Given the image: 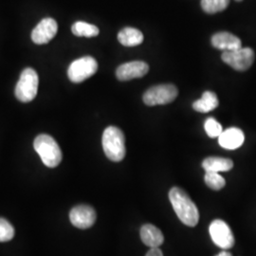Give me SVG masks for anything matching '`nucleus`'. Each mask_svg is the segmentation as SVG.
Wrapping results in <instances>:
<instances>
[{"instance_id": "nucleus-1", "label": "nucleus", "mask_w": 256, "mask_h": 256, "mask_svg": "<svg viewBox=\"0 0 256 256\" xmlns=\"http://www.w3.org/2000/svg\"><path fill=\"white\" fill-rule=\"evenodd\" d=\"M169 198L178 218L186 226L194 227L200 220L198 207L182 189L174 187L170 190Z\"/></svg>"}, {"instance_id": "nucleus-11", "label": "nucleus", "mask_w": 256, "mask_h": 256, "mask_svg": "<svg viewBox=\"0 0 256 256\" xmlns=\"http://www.w3.org/2000/svg\"><path fill=\"white\" fill-rule=\"evenodd\" d=\"M149 66L142 61H133L120 64L116 70V76L120 81H129L135 78H142L146 75Z\"/></svg>"}, {"instance_id": "nucleus-3", "label": "nucleus", "mask_w": 256, "mask_h": 256, "mask_svg": "<svg viewBox=\"0 0 256 256\" xmlns=\"http://www.w3.org/2000/svg\"><path fill=\"white\" fill-rule=\"evenodd\" d=\"M34 147L37 154L40 156L43 164L48 167L54 168L60 164L62 160V151L54 138L46 134H41L36 138Z\"/></svg>"}, {"instance_id": "nucleus-18", "label": "nucleus", "mask_w": 256, "mask_h": 256, "mask_svg": "<svg viewBox=\"0 0 256 256\" xmlns=\"http://www.w3.org/2000/svg\"><path fill=\"white\" fill-rule=\"evenodd\" d=\"M72 32L74 36L79 37H95L100 32L99 28L96 26L82 21L74 23L72 27Z\"/></svg>"}, {"instance_id": "nucleus-15", "label": "nucleus", "mask_w": 256, "mask_h": 256, "mask_svg": "<svg viewBox=\"0 0 256 256\" xmlns=\"http://www.w3.org/2000/svg\"><path fill=\"white\" fill-rule=\"evenodd\" d=\"M202 167L206 172H227L234 167V162L230 158L220 156H209L203 160Z\"/></svg>"}, {"instance_id": "nucleus-12", "label": "nucleus", "mask_w": 256, "mask_h": 256, "mask_svg": "<svg viewBox=\"0 0 256 256\" xmlns=\"http://www.w3.org/2000/svg\"><path fill=\"white\" fill-rule=\"evenodd\" d=\"M212 45L223 52L236 50L242 48L241 40L230 32H221L212 36Z\"/></svg>"}, {"instance_id": "nucleus-23", "label": "nucleus", "mask_w": 256, "mask_h": 256, "mask_svg": "<svg viewBox=\"0 0 256 256\" xmlns=\"http://www.w3.org/2000/svg\"><path fill=\"white\" fill-rule=\"evenodd\" d=\"M146 256H164V254L158 248H151Z\"/></svg>"}, {"instance_id": "nucleus-5", "label": "nucleus", "mask_w": 256, "mask_h": 256, "mask_svg": "<svg viewBox=\"0 0 256 256\" xmlns=\"http://www.w3.org/2000/svg\"><path fill=\"white\" fill-rule=\"evenodd\" d=\"M178 92L176 86L164 84L150 88L144 94L142 99L146 106H155L172 102L178 97Z\"/></svg>"}, {"instance_id": "nucleus-16", "label": "nucleus", "mask_w": 256, "mask_h": 256, "mask_svg": "<svg viewBox=\"0 0 256 256\" xmlns=\"http://www.w3.org/2000/svg\"><path fill=\"white\" fill-rule=\"evenodd\" d=\"M118 40L122 46H138L144 41V34L138 28L126 27L122 28L118 34Z\"/></svg>"}, {"instance_id": "nucleus-4", "label": "nucleus", "mask_w": 256, "mask_h": 256, "mask_svg": "<svg viewBox=\"0 0 256 256\" xmlns=\"http://www.w3.org/2000/svg\"><path fill=\"white\" fill-rule=\"evenodd\" d=\"M39 79L37 72L28 68H25L19 77L18 82L16 86V97L22 102H30L36 97L38 92Z\"/></svg>"}, {"instance_id": "nucleus-19", "label": "nucleus", "mask_w": 256, "mask_h": 256, "mask_svg": "<svg viewBox=\"0 0 256 256\" xmlns=\"http://www.w3.org/2000/svg\"><path fill=\"white\" fill-rule=\"evenodd\" d=\"M230 0H202V7L207 14H216L229 6Z\"/></svg>"}, {"instance_id": "nucleus-25", "label": "nucleus", "mask_w": 256, "mask_h": 256, "mask_svg": "<svg viewBox=\"0 0 256 256\" xmlns=\"http://www.w3.org/2000/svg\"><path fill=\"white\" fill-rule=\"evenodd\" d=\"M236 1H238V2H240V1H242V0H236Z\"/></svg>"}, {"instance_id": "nucleus-8", "label": "nucleus", "mask_w": 256, "mask_h": 256, "mask_svg": "<svg viewBox=\"0 0 256 256\" xmlns=\"http://www.w3.org/2000/svg\"><path fill=\"white\" fill-rule=\"evenodd\" d=\"M209 230L210 238L216 246L227 250L234 245V236L226 222L220 220H214L210 223Z\"/></svg>"}, {"instance_id": "nucleus-10", "label": "nucleus", "mask_w": 256, "mask_h": 256, "mask_svg": "<svg viewBox=\"0 0 256 256\" xmlns=\"http://www.w3.org/2000/svg\"><path fill=\"white\" fill-rule=\"evenodd\" d=\"M70 220L76 228L88 229L96 221V212L90 206L79 205L70 210Z\"/></svg>"}, {"instance_id": "nucleus-7", "label": "nucleus", "mask_w": 256, "mask_h": 256, "mask_svg": "<svg viewBox=\"0 0 256 256\" xmlns=\"http://www.w3.org/2000/svg\"><path fill=\"white\" fill-rule=\"evenodd\" d=\"M222 60L238 72L247 70L254 61V52L250 48H240L236 50L224 52Z\"/></svg>"}, {"instance_id": "nucleus-20", "label": "nucleus", "mask_w": 256, "mask_h": 256, "mask_svg": "<svg viewBox=\"0 0 256 256\" xmlns=\"http://www.w3.org/2000/svg\"><path fill=\"white\" fill-rule=\"evenodd\" d=\"M204 180L209 188L216 191L221 190L226 184L224 178L218 173L214 172H206Z\"/></svg>"}, {"instance_id": "nucleus-24", "label": "nucleus", "mask_w": 256, "mask_h": 256, "mask_svg": "<svg viewBox=\"0 0 256 256\" xmlns=\"http://www.w3.org/2000/svg\"><path fill=\"white\" fill-rule=\"evenodd\" d=\"M216 256H232V254L228 252H220V254H218Z\"/></svg>"}, {"instance_id": "nucleus-17", "label": "nucleus", "mask_w": 256, "mask_h": 256, "mask_svg": "<svg viewBox=\"0 0 256 256\" xmlns=\"http://www.w3.org/2000/svg\"><path fill=\"white\" fill-rule=\"evenodd\" d=\"M218 104L220 101L214 92H205L202 94V97L200 100L194 102L192 108L198 112L207 113L212 110H216L218 106Z\"/></svg>"}, {"instance_id": "nucleus-2", "label": "nucleus", "mask_w": 256, "mask_h": 256, "mask_svg": "<svg viewBox=\"0 0 256 256\" xmlns=\"http://www.w3.org/2000/svg\"><path fill=\"white\" fill-rule=\"evenodd\" d=\"M102 148L110 160L119 162L126 156V138L122 131L116 126H108L102 134Z\"/></svg>"}, {"instance_id": "nucleus-21", "label": "nucleus", "mask_w": 256, "mask_h": 256, "mask_svg": "<svg viewBox=\"0 0 256 256\" xmlns=\"http://www.w3.org/2000/svg\"><path fill=\"white\" fill-rule=\"evenodd\" d=\"M204 128L207 135L210 138L220 137L221 133L223 132L222 126L214 118H208L205 120Z\"/></svg>"}, {"instance_id": "nucleus-22", "label": "nucleus", "mask_w": 256, "mask_h": 256, "mask_svg": "<svg viewBox=\"0 0 256 256\" xmlns=\"http://www.w3.org/2000/svg\"><path fill=\"white\" fill-rule=\"evenodd\" d=\"M14 236V229L9 221L0 218V242L10 241Z\"/></svg>"}, {"instance_id": "nucleus-13", "label": "nucleus", "mask_w": 256, "mask_h": 256, "mask_svg": "<svg viewBox=\"0 0 256 256\" xmlns=\"http://www.w3.org/2000/svg\"><path fill=\"white\" fill-rule=\"evenodd\" d=\"M244 140L245 135L243 131L236 128H229L223 131L218 137L220 146L228 150L238 149L243 144Z\"/></svg>"}, {"instance_id": "nucleus-14", "label": "nucleus", "mask_w": 256, "mask_h": 256, "mask_svg": "<svg viewBox=\"0 0 256 256\" xmlns=\"http://www.w3.org/2000/svg\"><path fill=\"white\" fill-rule=\"evenodd\" d=\"M140 238L144 244L150 248H158L164 243V234L154 225L146 224L140 229Z\"/></svg>"}, {"instance_id": "nucleus-6", "label": "nucleus", "mask_w": 256, "mask_h": 256, "mask_svg": "<svg viewBox=\"0 0 256 256\" xmlns=\"http://www.w3.org/2000/svg\"><path fill=\"white\" fill-rule=\"evenodd\" d=\"M97 70V61L92 56H84L70 64L68 70V76L72 82L79 84L92 77L96 74Z\"/></svg>"}, {"instance_id": "nucleus-9", "label": "nucleus", "mask_w": 256, "mask_h": 256, "mask_svg": "<svg viewBox=\"0 0 256 256\" xmlns=\"http://www.w3.org/2000/svg\"><path fill=\"white\" fill-rule=\"evenodd\" d=\"M58 30L57 22L54 18L42 19L32 32V40L37 45L48 44L54 38Z\"/></svg>"}]
</instances>
